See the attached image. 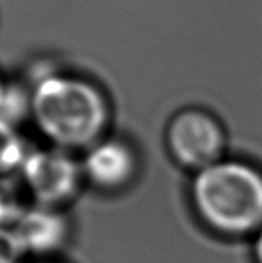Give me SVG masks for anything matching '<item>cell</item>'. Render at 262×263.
Instances as JSON below:
<instances>
[{"label":"cell","mask_w":262,"mask_h":263,"mask_svg":"<svg viewBox=\"0 0 262 263\" xmlns=\"http://www.w3.org/2000/svg\"><path fill=\"white\" fill-rule=\"evenodd\" d=\"M111 117L108 94L88 77L49 72L31 91V119L56 148L86 151L107 137Z\"/></svg>","instance_id":"cell-1"},{"label":"cell","mask_w":262,"mask_h":263,"mask_svg":"<svg viewBox=\"0 0 262 263\" xmlns=\"http://www.w3.org/2000/svg\"><path fill=\"white\" fill-rule=\"evenodd\" d=\"M191 205L212 231L255 236L262 228V171L249 162L222 159L195 173Z\"/></svg>","instance_id":"cell-2"},{"label":"cell","mask_w":262,"mask_h":263,"mask_svg":"<svg viewBox=\"0 0 262 263\" xmlns=\"http://www.w3.org/2000/svg\"><path fill=\"white\" fill-rule=\"evenodd\" d=\"M19 173L32 205L59 210L76 199L85 182L80 160L56 146L31 148Z\"/></svg>","instance_id":"cell-3"},{"label":"cell","mask_w":262,"mask_h":263,"mask_svg":"<svg viewBox=\"0 0 262 263\" xmlns=\"http://www.w3.org/2000/svg\"><path fill=\"white\" fill-rule=\"evenodd\" d=\"M165 143L178 165L198 173L225 159L227 133L213 112L188 106L179 109L168 120Z\"/></svg>","instance_id":"cell-4"},{"label":"cell","mask_w":262,"mask_h":263,"mask_svg":"<svg viewBox=\"0 0 262 263\" xmlns=\"http://www.w3.org/2000/svg\"><path fill=\"white\" fill-rule=\"evenodd\" d=\"M80 163L85 182L105 193L125 190L139 171V157L133 145L110 136L83 151Z\"/></svg>","instance_id":"cell-5"},{"label":"cell","mask_w":262,"mask_h":263,"mask_svg":"<svg viewBox=\"0 0 262 263\" xmlns=\"http://www.w3.org/2000/svg\"><path fill=\"white\" fill-rule=\"evenodd\" d=\"M12 231L25 253L36 257H49L62 251L69 242L71 225L59 208L32 205L23 213Z\"/></svg>","instance_id":"cell-6"},{"label":"cell","mask_w":262,"mask_h":263,"mask_svg":"<svg viewBox=\"0 0 262 263\" xmlns=\"http://www.w3.org/2000/svg\"><path fill=\"white\" fill-rule=\"evenodd\" d=\"M31 148L19 133L17 126L0 119V176L20 171Z\"/></svg>","instance_id":"cell-7"},{"label":"cell","mask_w":262,"mask_h":263,"mask_svg":"<svg viewBox=\"0 0 262 263\" xmlns=\"http://www.w3.org/2000/svg\"><path fill=\"white\" fill-rule=\"evenodd\" d=\"M28 210L26 193L11 176H0V227L12 228Z\"/></svg>","instance_id":"cell-8"},{"label":"cell","mask_w":262,"mask_h":263,"mask_svg":"<svg viewBox=\"0 0 262 263\" xmlns=\"http://www.w3.org/2000/svg\"><path fill=\"white\" fill-rule=\"evenodd\" d=\"M26 117H31V91L15 83H8L0 103V119L19 126Z\"/></svg>","instance_id":"cell-9"},{"label":"cell","mask_w":262,"mask_h":263,"mask_svg":"<svg viewBox=\"0 0 262 263\" xmlns=\"http://www.w3.org/2000/svg\"><path fill=\"white\" fill-rule=\"evenodd\" d=\"M25 253L12 228L0 227V263H22Z\"/></svg>","instance_id":"cell-10"},{"label":"cell","mask_w":262,"mask_h":263,"mask_svg":"<svg viewBox=\"0 0 262 263\" xmlns=\"http://www.w3.org/2000/svg\"><path fill=\"white\" fill-rule=\"evenodd\" d=\"M253 237V259L256 263H262V228Z\"/></svg>","instance_id":"cell-11"},{"label":"cell","mask_w":262,"mask_h":263,"mask_svg":"<svg viewBox=\"0 0 262 263\" xmlns=\"http://www.w3.org/2000/svg\"><path fill=\"white\" fill-rule=\"evenodd\" d=\"M6 82H3L2 80V77H0V103H2V99H3V94H5V89H6Z\"/></svg>","instance_id":"cell-12"},{"label":"cell","mask_w":262,"mask_h":263,"mask_svg":"<svg viewBox=\"0 0 262 263\" xmlns=\"http://www.w3.org/2000/svg\"><path fill=\"white\" fill-rule=\"evenodd\" d=\"M34 263H59V262H54V260H46V259H42V260H37V262Z\"/></svg>","instance_id":"cell-13"}]
</instances>
